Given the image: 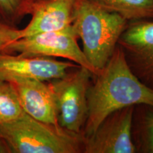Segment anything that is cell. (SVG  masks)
Instances as JSON below:
<instances>
[{
  "instance_id": "cell-1",
  "label": "cell",
  "mask_w": 153,
  "mask_h": 153,
  "mask_svg": "<svg viewBox=\"0 0 153 153\" xmlns=\"http://www.w3.org/2000/svg\"><path fill=\"white\" fill-rule=\"evenodd\" d=\"M87 91L88 114L84 137L91 135L110 114L130 106H153V89L132 72L123 51L117 45Z\"/></svg>"
},
{
  "instance_id": "cell-2",
  "label": "cell",
  "mask_w": 153,
  "mask_h": 153,
  "mask_svg": "<svg viewBox=\"0 0 153 153\" xmlns=\"http://www.w3.org/2000/svg\"><path fill=\"white\" fill-rule=\"evenodd\" d=\"M128 21L92 0H75L72 26L83 44L84 54L96 71L106 65L126 29Z\"/></svg>"
},
{
  "instance_id": "cell-3",
  "label": "cell",
  "mask_w": 153,
  "mask_h": 153,
  "mask_svg": "<svg viewBox=\"0 0 153 153\" xmlns=\"http://www.w3.org/2000/svg\"><path fill=\"white\" fill-rule=\"evenodd\" d=\"M84 135L59 125L44 123L26 113L10 123L0 125V139L8 152H83Z\"/></svg>"
},
{
  "instance_id": "cell-4",
  "label": "cell",
  "mask_w": 153,
  "mask_h": 153,
  "mask_svg": "<svg viewBox=\"0 0 153 153\" xmlns=\"http://www.w3.org/2000/svg\"><path fill=\"white\" fill-rule=\"evenodd\" d=\"M92 76L90 70L78 65L62 77L48 82L54 93L60 127L83 135L88 114L87 91Z\"/></svg>"
},
{
  "instance_id": "cell-5",
  "label": "cell",
  "mask_w": 153,
  "mask_h": 153,
  "mask_svg": "<svg viewBox=\"0 0 153 153\" xmlns=\"http://www.w3.org/2000/svg\"><path fill=\"white\" fill-rule=\"evenodd\" d=\"M73 26L63 29L22 37L6 45L2 52L28 56L62 57L85 67L96 75V71L77 43Z\"/></svg>"
},
{
  "instance_id": "cell-6",
  "label": "cell",
  "mask_w": 153,
  "mask_h": 153,
  "mask_svg": "<svg viewBox=\"0 0 153 153\" xmlns=\"http://www.w3.org/2000/svg\"><path fill=\"white\" fill-rule=\"evenodd\" d=\"M135 106L120 108L103 120L97 130L84 137L85 153H135L133 140Z\"/></svg>"
},
{
  "instance_id": "cell-7",
  "label": "cell",
  "mask_w": 153,
  "mask_h": 153,
  "mask_svg": "<svg viewBox=\"0 0 153 153\" xmlns=\"http://www.w3.org/2000/svg\"><path fill=\"white\" fill-rule=\"evenodd\" d=\"M118 45L123 51L132 72L153 89V22L133 21L120 36Z\"/></svg>"
},
{
  "instance_id": "cell-8",
  "label": "cell",
  "mask_w": 153,
  "mask_h": 153,
  "mask_svg": "<svg viewBox=\"0 0 153 153\" xmlns=\"http://www.w3.org/2000/svg\"><path fill=\"white\" fill-rule=\"evenodd\" d=\"M77 66L71 61L57 60L53 57L0 52V81L24 77L49 82L62 77Z\"/></svg>"
},
{
  "instance_id": "cell-9",
  "label": "cell",
  "mask_w": 153,
  "mask_h": 153,
  "mask_svg": "<svg viewBox=\"0 0 153 153\" xmlns=\"http://www.w3.org/2000/svg\"><path fill=\"white\" fill-rule=\"evenodd\" d=\"M7 82L14 89L26 114L44 123L58 125L54 93L48 82L24 77Z\"/></svg>"
},
{
  "instance_id": "cell-10",
  "label": "cell",
  "mask_w": 153,
  "mask_h": 153,
  "mask_svg": "<svg viewBox=\"0 0 153 153\" xmlns=\"http://www.w3.org/2000/svg\"><path fill=\"white\" fill-rule=\"evenodd\" d=\"M75 0H38L22 37L63 29L72 24Z\"/></svg>"
},
{
  "instance_id": "cell-11",
  "label": "cell",
  "mask_w": 153,
  "mask_h": 153,
  "mask_svg": "<svg viewBox=\"0 0 153 153\" xmlns=\"http://www.w3.org/2000/svg\"><path fill=\"white\" fill-rule=\"evenodd\" d=\"M106 10L119 14L126 20L153 18V0H92Z\"/></svg>"
},
{
  "instance_id": "cell-12",
  "label": "cell",
  "mask_w": 153,
  "mask_h": 153,
  "mask_svg": "<svg viewBox=\"0 0 153 153\" xmlns=\"http://www.w3.org/2000/svg\"><path fill=\"white\" fill-rule=\"evenodd\" d=\"M24 113L11 84L7 81H0V125L10 123Z\"/></svg>"
},
{
  "instance_id": "cell-13",
  "label": "cell",
  "mask_w": 153,
  "mask_h": 153,
  "mask_svg": "<svg viewBox=\"0 0 153 153\" xmlns=\"http://www.w3.org/2000/svg\"><path fill=\"white\" fill-rule=\"evenodd\" d=\"M38 0H0V23L16 26L26 15L31 14Z\"/></svg>"
},
{
  "instance_id": "cell-14",
  "label": "cell",
  "mask_w": 153,
  "mask_h": 153,
  "mask_svg": "<svg viewBox=\"0 0 153 153\" xmlns=\"http://www.w3.org/2000/svg\"><path fill=\"white\" fill-rule=\"evenodd\" d=\"M142 106L143 112L139 124L140 147L143 152L153 153V106Z\"/></svg>"
},
{
  "instance_id": "cell-15",
  "label": "cell",
  "mask_w": 153,
  "mask_h": 153,
  "mask_svg": "<svg viewBox=\"0 0 153 153\" xmlns=\"http://www.w3.org/2000/svg\"><path fill=\"white\" fill-rule=\"evenodd\" d=\"M22 37V29L0 23V52L6 45Z\"/></svg>"
}]
</instances>
